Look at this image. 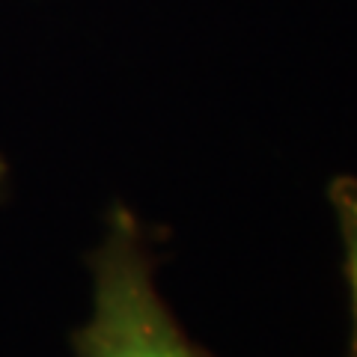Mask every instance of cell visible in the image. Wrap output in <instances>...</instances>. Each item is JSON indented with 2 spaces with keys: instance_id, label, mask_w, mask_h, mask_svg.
Returning a JSON list of instances; mask_svg holds the SVG:
<instances>
[{
  "instance_id": "obj_1",
  "label": "cell",
  "mask_w": 357,
  "mask_h": 357,
  "mask_svg": "<svg viewBox=\"0 0 357 357\" xmlns=\"http://www.w3.org/2000/svg\"><path fill=\"white\" fill-rule=\"evenodd\" d=\"M93 312L72 333L75 357H208L155 286L158 253L128 208H114L102 244L86 256Z\"/></svg>"
},
{
  "instance_id": "obj_2",
  "label": "cell",
  "mask_w": 357,
  "mask_h": 357,
  "mask_svg": "<svg viewBox=\"0 0 357 357\" xmlns=\"http://www.w3.org/2000/svg\"><path fill=\"white\" fill-rule=\"evenodd\" d=\"M328 199L337 215V229L342 241V271L351 295V340L349 354L357 357V176H337L328 185Z\"/></svg>"
}]
</instances>
